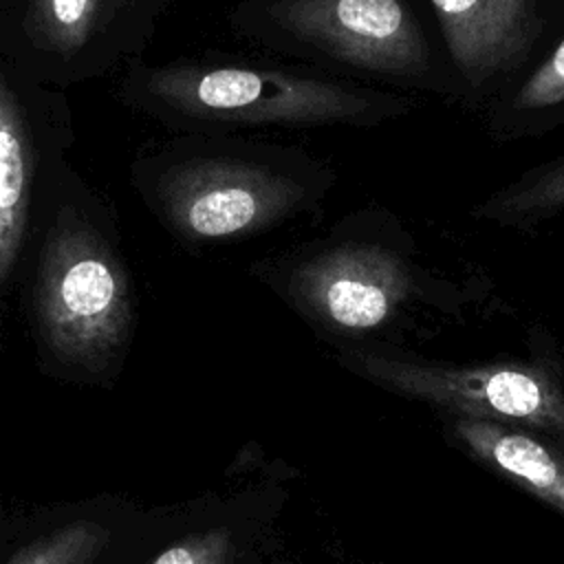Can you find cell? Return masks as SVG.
<instances>
[{
  "instance_id": "277c9868",
  "label": "cell",
  "mask_w": 564,
  "mask_h": 564,
  "mask_svg": "<svg viewBox=\"0 0 564 564\" xmlns=\"http://www.w3.org/2000/svg\"><path fill=\"white\" fill-rule=\"evenodd\" d=\"M227 24L264 53L460 106L458 82L416 0H238Z\"/></svg>"
},
{
  "instance_id": "8fae6325",
  "label": "cell",
  "mask_w": 564,
  "mask_h": 564,
  "mask_svg": "<svg viewBox=\"0 0 564 564\" xmlns=\"http://www.w3.org/2000/svg\"><path fill=\"white\" fill-rule=\"evenodd\" d=\"M264 518L249 502H223L178 522L139 564H262Z\"/></svg>"
},
{
  "instance_id": "3957f363",
  "label": "cell",
  "mask_w": 564,
  "mask_h": 564,
  "mask_svg": "<svg viewBox=\"0 0 564 564\" xmlns=\"http://www.w3.org/2000/svg\"><path fill=\"white\" fill-rule=\"evenodd\" d=\"M333 167L300 145L236 132H174L134 156L130 181L185 242L247 238L306 214L335 185Z\"/></svg>"
},
{
  "instance_id": "5bb4252c",
  "label": "cell",
  "mask_w": 564,
  "mask_h": 564,
  "mask_svg": "<svg viewBox=\"0 0 564 564\" xmlns=\"http://www.w3.org/2000/svg\"><path fill=\"white\" fill-rule=\"evenodd\" d=\"M480 223L533 231L564 218V154L527 167L471 207Z\"/></svg>"
},
{
  "instance_id": "30bf717a",
  "label": "cell",
  "mask_w": 564,
  "mask_h": 564,
  "mask_svg": "<svg viewBox=\"0 0 564 564\" xmlns=\"http://www.w3.org/2000/svg\"><path fill=\"white\" fill-rule=\"evenodd\" d=\"M445 441L564 516V438L487 419L441 414Z\"/></svg>"
},
{
  "instance_id": "7a4b0ae2",
  "label": "cell",
  "mask_w": 564,
  "mask_h": 564,
  "mask_svg": "<svg viewBox=\"0 0 564 564\" xmlns=\"http://www.w3.org/2000/svg\"><path fill=\"white\" fill-rule=\"evenodd\" d=\"M293 306L346 344L408 346L458 324L476 289L438 275L421 260L408 227L383 207L341 218L284 273Z\"/></svg>"
},
{
  "instance_id": "5b68a950",
  "label": "cell",
  "mask_w": 564,
  "mask_h": 564,
  "mask_svg": "<svg viewBox=\"0 0 564 564\" xmlns=\"http://www.w3.org/2000/svg\"><path fill=\"white\" fill-rule=\"evenodd\" d=\"M33 315L44 352L77 372H104L130 337L128 273L70 165L46 205Z\"/></svg>"
},
{
  "instance_id": "7c38bea8",
  "label": "cell",
  "mask_w": 564,
  "mask_h": 564,
  "mask_svg": "<svg viewBox=\"0 0 564 564\" xmlns=\"http://www.w3.org/2000/svg\"><path fill=\"white\" fill-rule=\"evenodd\" d=\"M494 143L533 141L564 128V31L482 115Z\"/></svg>"
},
{
  "instance_id": "8992f818",
  "label": "cell",
  "mask_w": 564,
  "mask_h": 564,
  "mask_svg": "<svg viewBox=\"0 0 564 564\" xmlns=\"http://www.w3.org/2000/svg\"><path fill=\"white\" fill-rule=\"evenodd\" d=\"M337 361L359 379L438 414L498 421L564 438V348L549 335L524 355L438 359L408 346L341 344Z\"/></svg>"
},
{
  "instance_id": "4fadbf2b",
  "label": "cell",
  "mask_w": 564,
  "mask_h": 564,
  "mask_svg": "<svg viewBox=\"0 0 564 564\" xmlns=\"http://www.w3.org/2000/svg\"><path fill=\"white\" fill-rule=\"evenodd\" d=\"M128 522L106 509H79L48 520L22 540L4 564H112L121 555Z\"/></svg>"
},
{
  "instance_id": "52a82bcc",
  "label": "cell",
  "mask_w": 564,
  "mask_h": 564,
  "mask_svg": "<svg viewBox=\"0 0 564 564\" xmlns=\"http://www.w3.org/2000/svg\"><path fill=\"white\" fill-rule=\"evenodd\" d=\"M185 0H0V59L68 90L145 59Z\"/></svg>"
},
{
  "instance_id": "6da1fadb",
  "label": "cell",
  "mask_w": 564,
  "mask_h": 564,
  "mask_svg": "<svg viewBox=\"0 0 564 564\" xmlns=\"http://www.w3.org/2000/svg\"><path fill=\"white\" fill-rule=\"evenodd\" d=\"M117 97L172 132L377 128L414 106L401 90L313 66L251 57H183L128 66Z\"/></svg>"
},
{
  "instance_id": "9c48e42d",
  "label": "cell",
  "mask_w": 564,
  "mask_h": 564,
  "mask_svg": "<svg viewBox=\"0 0 564 564\" xmlns=\"http://www.w3.org/2000/svg\"><path fill=\"white\" fill-rule=\"evenodd\" d=\"M460 88L482 115L564 31V0H421Z\"/></svg>"
},
{
  "instance_id": "ba28073f",
  "label": "cell",
  "mask_w": 564,
  "mask_h": 564,
  "mask_svg": "<svg viewBox=\"0 0 564 564\" xmlns=\"http://www.w3.org/2000/svg\"><path fill=\"white\" fill-rule=\"evenodd\" d=\"M70 123L62 88L0 59V286L18 267L37 205L51 200L68 167Z\"/></svg>"
}]
</instances>
